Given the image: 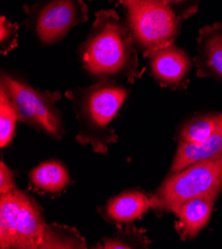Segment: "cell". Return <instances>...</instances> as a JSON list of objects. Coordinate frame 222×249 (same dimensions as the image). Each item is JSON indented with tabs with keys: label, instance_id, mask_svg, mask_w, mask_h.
Listing matches in <instances>:
<instances>
[{
	"label": "cell",
	"instance_id": "obj_1",
	"mask_svg": "<svg viewBox=\"0 0 222 249\" xmlns=\"http://www.w3.org/2000/svg\"><path fill=\"white\" fill-rule=\"evenodd\" d=\"M79 60L89 77L97 82H126L141 79L138 48L126 23L114 10H100L79 47Z\"/></svg>",
	"mask_w": 222,
	"mask_h": 249
},
{
	"label": "cell",
	"instance_id": "obj_2",
	"mask_svg": "<svg viewBox=\"0 0 222 249\" xmlns=\"http://www.w3.org/2000/svg\"><path fill=\"white\" fill-rule=\"evenodd\" d=\"M79 124L76 141L91 146L95 153L106 155L119 140L110 123L128 97V89L116 82H97L66 91Z\"/></svg>",
	"mask_w": 222,
	"mask_h": 249
},
{
	"label": "cell",
	"instance_id": "obj_3",
	"mask_svg": "<svg viewBox=\"0 0 222 249\" xmlns=\"http://www.w3.org/2000/svg\"><path fill=\"white\" fill-rule=\"evenodd\" d=\"M125 23L143 56L175 43L185 15H179L161 0H125Z\"/></svg>",
	"mask_w": 222,
	"mask_h": 249
},
{
	"label": "cell",
	"instance_id": "obj_4",
	"mask_svg": "<svg viewBox=\"0 0 222 249\" xmlns=\"http://www.w3.org/2000/svg\"><path fill=\"white\" fill-rule=\"evenodd\" d=\"M0 89L14 105L19 121L53 139L59 140L64 136V121L57 107V103L62 98L59 91L40 90L4 71L1 73Z\"/></svg>",
	"mask_w": 222,
	"mask_h": 249
},
{
	"label": "cell",
	"instance_id": "obj_5",
	"mask_svg": "<svg viewBox=\"0 0 222 249\" xmlns=\"http://www.w3.org/2000/svg\"><path fill=\"white\" fill-rule=\"evenodd\" d=\"M45 227L42 209L28 194L15 188L0 195V248L39 249Z\"/></svg>",
	"mask_w": 222,
	"mask_h": 249
},
{
	"label": "cell",
	"instance_id": "obj_6",
	"mask_svg": "<svg viewBox=\"0 0 222 249\" xmlns=\"http://www.w3.org/2000/svg\"><path fill=\"white\" fill-rule=\"evenodd\" d=\"M222 189V156L192 163L172 173L150 196L151 209L174 213L183 202Z\"/></svg>",
	"mask_w": 222,
	"mask_h": 249
},
{
	"label": "cell",
	"instance_id": "obj_7",
	"mask_svg": "<svg viewBox=\"0 0 222 249\" xmlns=\"http://www.w3.org/2000/svg\"><path fill=\"white\" fill-rule=\"evenodd\" d=\"M24 24L43 45H53L78 25L88 20L84 0H44L25 6Z\"/></svg>",
	"mask_w": 222,
	"mask_h": 249
},
{
	"label": "cell",
	"instance_id": "obj_8",
	"mask_svg": "<svg viewBox=\"0 0 222 249\" xmlns=\"http://www.w3.org/2000/svg\"><path fill=\"white\" fill-rule=\"evenodd\" d=\"M151 74L163 88L184 89L188 84L193 61L176 43L144 55Z\"/></svg>",
	"mask_w": 222,
	"mask_h": 249
},
{
	"label": "cell",
	"instance_id": "obj_9",
	"mask_svg": "<svg viewBox=\"0 0 222 249\" xmlns=\"http://www.w3.org/2000/svg\"><path fill=\"white\" fill-rule=\"evenodd\" d=\"M196 51L193 59L196 76L222 83V23L216 22L200 29Z\"/></svg>",
	"mask_w": 222,
	"mask_h": 249
},
{
	"label": "cell",
	"instance_id": "obj_10",
	"mask_svg": "<svg viewBox=\"0 0 222 249\" xmlns=\"http://www.w3.org/2000/svg\"><path fill=\"white\" fill-rule=\"evenodd\" d=\"M219 193H211L190 198L174 212L178 216L176 230L182 240L195 238L207 225Z\"/></svg>",
	"mask_w": 222,
	"mask_h": 249
},
{
	"label": "cell",
	"instance_id": "obj_11",
	"mask_svg": "<svg viewBox=\"0 0 222 249\" xmlns=\"http://www.w3.org/2000/svg\"><path fill=\"white\" fill-rule=\"evenodd\" d=\"M149 209L150 196L142 191L131 190L111 197L103 207L98 209V212L106 221L121 226L141 217Z\"/></svg>",
	"mask_w": 222,
	"mask_h": 249
},
{
	"label": "cell",
	"instance_id": "obj_12",
	"mask_svg": "<svg viewBox=\"0 0 222 249\" xmlns=\"http://www.w3.org/2000/svg\"><path fill=\"white\" fill-rule=\"evenodd\" d=\"M222 156V127L201 144L180 142L171 165V173L179 172L186 166Z\"/></svg>",
	"mask_w": 222,
	"mask_h": 249
},
{
	"label": "cell",
	"instance_id": "obj_13",
	"mask_svg": "<svg viewBox=\"0 0 222 249\" xmlns=\"http://www.w3.org/2000/svg\"><path fill=\"white\" fill-rule=\"evenodd\" d=\"M31 185L48 194L62 192L70 185L71 179L65 166L58 161H47L29 173Z\"/></svg>",
	"mask_w": 222,
	"mask_h": 249
},
{
	"label": "cell",
	"instance_id": "obj_14",
	"mask_svg": "<svg viewBox=\"0 0 222 249\" xmlns=\"http://www.w3.org/2000/svg\"><path fill=\"white\" fill-rule=\"evenodd\" d=\"M222 127V113L203 114L186 121L179 133L180 142L201 144Z\"/></svg>",
	"mask_w": 222,
	"mask_h": 249
},
{
	"label": "cell",
	"instance_id": "obj_15",
	"mask_svg": "<svg viewBox=\"0 0 222 249\" xmlns=\"http://www.w3.org/2000/svg\"><path fill=\"white\" fill-rule=\"evenodd\" d=\"M87 243L80 232L72 227L46 223L43 241L39 249H85Z\"/></svg>",
	"mask_w": 222,
	"mask_h": 249
},
{
	"label": "cell",
	"instance_id": "obj_16",
	"mask_svg": "<svg viewBox=\"0 0 222 249\" xmlns=\"http://www.w3.org/2000/svg\"><path fill=\"white\" fill-rule=\"evenodd\" d=\"M151 244L150 238L144 234V231L140 230L130 223L125 227L117 226V231L114 236L104 237L102 243L93 246L101 249H132L147 248Z\"/></svg>",
	"mask_w": 222,
	"mask_h": 249
},
{
	"label": "cell",
	"instance_id": "obj_17",
	"mask_svg": "<svg viewBox=\"0 0 222 249\" xmlns=\"http://www.w3.org/2000/svg\"><path fill=\"white\" fill-rule=\"evenodd\" d=\"M19 120L16 108L8 95L0 89V147L4 148L11 142L16 123Z\"/></svg>",
	"mask_w": 222,
	"mask_h": 249
},
{
	"label": "cell",
	"instance_id": "obj_18",
	"mask_svg": "<svg viewBox=\"0 0 222 249\" xmlns=\"http://www.w3.org/2000/svg\"><path fill=\"white\" fill-rule=\"evenodd\" d=\"M18 29L17 23L10 22L5 16L0 18V54L5 56L17 47Z\"/></svg>",
	"mask_w": 222,
	"mask_h": 249
},
{
	"label": "cell",
	"instance_id": "obj_19",
	"mask_svg": "<svg viewBox=\"0 0 222 249\" xmlns=\"http://www.w3.org/2000/svg\"><path fill=\"white\" fill-rule=\"evenodd\" d=\"M15 173L3 161L0 162V195L6 194L15 187Z\"/></svg>",
	"mask_w": 222,
	"mask_h": 249
},
{
	"label": "cell",
	"instance_id": "obj_20",
	"mask_svg": "<svg viewBox=\"0 0 222 249\" xmlns=\"http://www.w3.org/2000/svg\"><path fill=\"white\" fill-rule=\"evenodd\" d=\"M161 1L169 4L171 6V4H176V3H182V2H186L188 0H161Z\"/></svg>",
	"mask_w": 222,
	"mask_h": 249
},
{
	"label": "cell",
	"instance_id": "obj_21",
	"mask_svg": "<svg viewBox=\"0 0 222 249\" xmlns=\"http://www.w3.org/2000/svg\"><path fill=\"white\" fill-rule=\"evenodd\" d=\"M115 1H119L120 3H122V2H124V1H125V0H115Z\"/></svg>",
	"mask_w": 222,
	"mask_h": 249
}]
</instances>
